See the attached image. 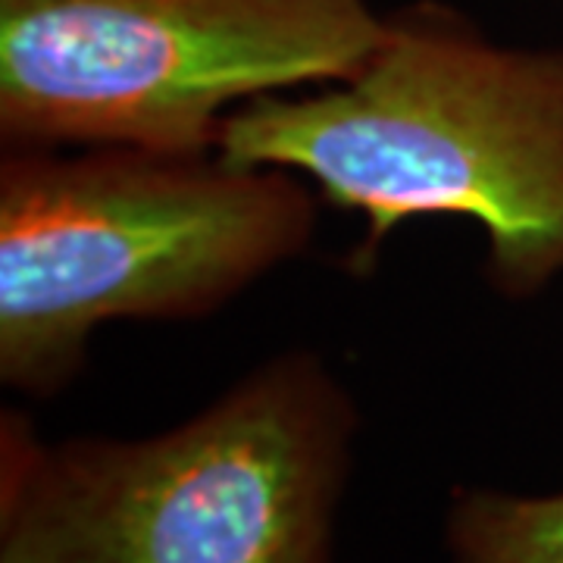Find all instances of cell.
Instances as JSON below:
<instances>
[{
	"label": "cell",
	"instance_id": "3957f363",
	"mask_svg": "<svg viewBox=\"0 0 563 563\" xmlns=\"http://www.w3.org/2000/svg\"><path fill=\"white\" fill-rule=\"evenodd\" d=\"M298 173L220 151H10L0 166V379L47 398L107 320H191L298 257Z\"/></svg>",
	"mask_w": 563,
	"mask_h": 563
},
{
	"label": "cell",
	"instance_id": "5b68a950",
	"mask_svg": "<svg viewBox=\"0 0 563 563\" xmlns=\"http://www.w3.org/2000/svg\"><path fill=\"white\" fill-rule=\"evenodd\" d=\"M451 563H563V492L461 488L448 510Z\"/></svg>",
	"mask_w": 563,
	"mask_h": 563
},
{
	"label": "cell",
	"instance_id": "6da1fadb",
	"mask_svg": "<svg viewBox=\"0 0 563 563\" xmlns=\"http://www.w3.org/2000/svg\"><path fill=\"white\" fill-rule=\"evenodd\" d=\"M217 151L317 181L361 213L366 273L410 217L483 225L485 276L532 298L563 276V51L501 47L444 3H410L357 76L232 110Z\"/></svg>",
	"mask_w": 563,
	"mask_h": 563
},
{
	"label": "cell",
	"instance_id": "277c9868",
	"mask_svg": "<svg viewBox=\"0 0 563 563\" xmlns=\"http://www.w3.org/2000/svg\"><path fill=\"white\" fill-rule=\"evenodd\" d=\"M385 32L369 0H0V139L217 151L232 110L357 76Z\"/></svg>",
	"mask_w": 563,
	"mask_h": 563
},
{
	"label": "cell",
	"instance_id": "7a4b0ae2",
	"mask_svg": "<svg viewBox=\"0 0 563 563\" xmlns=\"http://www.w3.org/2000/svg\"><path fill=\"white\" fill-rule=\"evenodd\" d=\"M357 410L310 354L147 439L0 429V563H335Z\"/></svg>",
	"mask_w": 563,
	"mask_h": 563
}]
</instances>
